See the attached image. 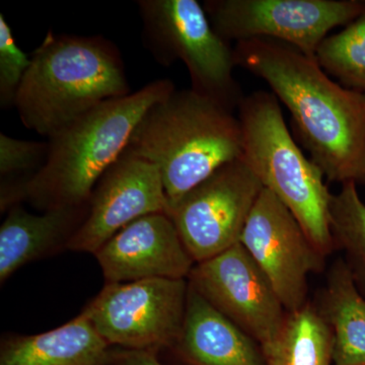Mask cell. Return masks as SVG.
Wrapping results in <instances>:
<instances>
[{"label":"cell","mask_w":365,"mask_h":365,"mask_svg":"<svg viewBox=\"0 0 365 365\" xmlns=\"http://www.w3.org/2000/svg\"><path fill=\"white\" fill-rule=\"evenodd\" d=\"M235 66L267 83L292 114L328 181L365 182V95L336 83L316 57L271 39L237 42Z\"/></svg>","instance_id":"obj_1"},{"label":"cell","mask_w":365,"mask_h":365,"mask_svg":"<svg viewBox=\"0 0 365 365\" xmlns=\"http://www.w3.org/2000/svg\"><path fill=\"white\" fill-rule=\"evenodd\" d=\"M130 93L114 43L103 36L49 32L31 56L14 108L26 129L50 138L98 106Z\"/></svg>","instance_id":"obj_2"},{"label":"cell","mask_w":365,"mask_h":365,"mask_svg":"<svg viewBox=\"0 0 365 365\" xmlns=\"http://www.w3.org/2000/svg\"><path fill=\"white\" fill-rule=\"evenodd\" d=\"M175 90L170 79H157L98 106L48 138L47 160L26 187L24 200L43 211L88 204L101 178L126 151L146 112Z\"/></svg>","instance_id":"obj_3"},{"label":"cell","mask_w":365,"mask_h":365,"mask_svg":"<svg viewBox=\"0 0 365 365\" xmlns=\"http://www.w3.org/2000/svg\"><path fill=\"white\" fill-rule=\"evenodd\" d=\"M126 150L157 165L170 209L215 170L242 157L241 123L215 101L191 88L175 90L146 112Z\"/></svg>","instance_id":"obj_4"},{"label":"cell","mask_w":365,"mask_h":365,"mask_svg":"<svg viewBox=\"0 0 365 365\" xmlns=\"http://www.w3.org/2000/svg\"><path fill=\"white\" fill-rule=\"evenodd\" d=\"M239 118L242 158L263 185L294 215L323 256L335 249L331 230L333 194L318 165L304 155L288 130L279 101L259 91L242 98Z\"/></svg>","instance_id":"obj_5"},{"label":"cell","mask_w":365,"mask_h":365,"mask_svg":"<svg viewBox=\"0 0 365 365\" xmlns=\"http://www.w3.org/2000/svg\"><path fill=\"white\" fill-rule=\"evenodd\" d=\"M143 39L158 63L187 67L191 90L234 112L242 98L235 78L234 48L211 25L196 0H139Z\"/></svg>","instance_id":"obj_6"},{"label":"cell","mask_w":365,"mask_h":365,"mask_svg":"<svg viewBox=\"0 0 365 365\" xmlns=\"http://www.w3.org/2000/svg\"><path fill=\"white\" fill-rule=\"evenodd\" d=\"M188 290V279L106 283L83 312L110 345L158 352L179 339Z\"/></svg>","instance_id":"obj_7"},{"label":"cell","mask_w":365,"mask_h":365,"mask_svg":"<svg viewBox=\"0 0 365 365\" xmlns=\"http://www.w3.org/2000/svg\"><path fill=\"white\" fill-rule=\"evenodd\" d=\"M203 6L227 42L279 41L312 57L333 29L365 11L357 0H206Z\"/></svg>","instance_id":"obj_8"},{"label":"cell","mask_w":365,"mask_h":365,"mask_svg":"<svg viewBox=\"0 0 365 365\" xmlns=\"http://www.w3.org/2000/svg\"><path fill=\"white\" fill-rule=\"evenodd\" d=\"M263 185L244 158L222 165L169 209L195 263L240 242Z\"/></svg>","instance_id":"obj_9"},{"label":"cell","mask_w":365,"mask_h":365,"mask_svg":"<svg viewBox=\"0 0 365 365\" xmlns=\"http://www.w3.org/2000/svg\"><path fill=\"white\" fill-rule=\"evenodd\" d=\"M240 244L265 274L287 312L307 304L309 276L323 270L326 257L267 189L262 190Z\"/></svg>","instance_id":"obj_10"},{"label":"cell","mask_w":365,"mask_h":365,"mask_svg":"<svg viewBox=\"0 0 365 365\" xmlns=\"http://www.w3.org/2000/svg\"><path fill=\"white\" fill-rule=\"evenodd\" d=\"M189 284L259 344L272 339L288 312L270 281L240 242L196 263Z\"/></svg>","instance_id":"obj_11"},{"label":"cell","mask_w":365,"mask_h":365,"mask_svg":"<svg viewBox=\"0 0 365 365\" xmlns=\"http://www.w3.org/2000/svg\"><path fill=\"white\" fill-rule=\"evenodd\" d=\"M169 211L157 165L125 151L101 178L88 202V215L66 248L95 254L134 220Z\"/></svg>","instance_id":"obj_12"},{"label":"cell","mask_w":365,"mask_h":365,"mask_svg":"<svg viewBox=\"0 0 365 365\" xmlns=\"http://www.w3.org/2000/svg\"><path fill=\"white\" fill-rule=\"evenodd\" d=\"M106 283L188 279L195 261L172 218L153 213L122 228L96 252Z\"/></svg>","instance_id":"obj_13"},{"label":"cell","mask_w":365,"mask_h":365,"mask_svg":"<svg viewBox=\"0 0 365 365\" xmlns=\"http://www.w3.org/2000/svg\"><path fill=\"white\" fill-rule=\"evenodd\" d=\"M176 345L191 365H267L260 344L190 284Z\"/></svg>","instance_id":"obj_14"},{"label":"cell","mask_w":365,"mask_h":365,"mask_svg":"<svg viewBox=\"0 0 365 365\" xmlns=\"http://www.w3.org/2000/svg\"><path fill=\"white\" fill-rule=\"evenodd\" d=\"M88 204L58 208L41 215L20 205L9 209L0 227V282L4 283L26 263L44 257L67 242L88 215Z\"/></svg>","instance_id":"obj_15"},{"label":"cell","mask_w":365,"mask_h":365,"mask_svg":"<svg viewBox=\"0 0 365 365\" xmlns=\"http://www.w3.org/2000/svg\"><path fill=\"white\" fill-rule=\"evenodd\" d=\"M113 361L111 345L85 312L48 332L9 338L0 351V365H108Z\"/></svg>","instance_id":"obj_16"},{"label":"cell","mask_w":365,"mask_h":365,"mask_svg":"<svg viewBox=\"0 0 365 365\" xmlns=\"http://www.w3.org/2000/svg\"><path fill=\"white\" fill-rule=\"evenodd\" d=\"M317 307L332 334L334 365H365V299L343 259L329 271Z\"/></svg>","instance_id":"obj_17"},{"label":"cell","mask_w":365,"mask_h":365,"mask_svg":"<svg viewBox=\"0 0 365 365\" xmlns=\"http://www.w3.org/2000/svg\"><path fill=\"white\" fill-rule=\"evenodd\" d=\"M260 346L267 365H334L332 334L309 302L288 312L279 332Z\"/></svg>","instance_id":"obj_18"},{"label":"cell","mask_w":365,"mask_h":365,"mask_svg":"<svg viewBox=\"0 0 365 365\" xmlns=\"http://www.w3.org/2000/svg\"><path fill=\"white\" fill-rule=\"evenodd\" d=\"M330 218L335 248L345 252L357 285L365 289V203L356 182H345L333 194Z\"/></svg>","instance_id":"obj_19"},{"label":"cell","mask_w":365,"mask_h":365,"mask_svg":"<svg viewBox=\"0 0 365 365\" xmlns=\"http://www.w3.org/2000/svg\"><path fill=\"white\" fill-rule=\"evenodd\" d=\"M316 59L341 85L365 95V11L339 33L329 35Z\"/></svg>","instance_id":"obj_20"},{"label":"cell","mask_w":365,"mask_h":365,"mask_svg":"<svg viewBox=\"0 0 365 365\" xmlns=\"http://www.w3.org/2000/svg\"><path fill=\"white\" fill-rule=\"evenodd\" d=\"M48 153V141L21 140L0 134L1 211L24 200L26 187L44 167Z\"/></svg>","instance_id":"obj_21"},{"label":"cell","mask_w":365,"mask_h":365,"mask_svg":"<svg viewBox=\"0 0 365 365\" xmlns=\"http://www.w3.org/2000/svg\"><path fill=\"white\" fill-rule=\"evenodd\" d=\"M30 66L31 57L16 44L6 16L0 14V106L2 109L14 107Z\"/></svg>","instance_id":"obj_22"},{"label":"cell","mask_w":365,"mask_h":365,"mask_svg":"<svg viewBox=\"0 0 365 365\" xmlns=\"http://www.w3.org/2000/svg\"><path fill=\"white\" fill-rule=\"evenodd\" d=\"M155 351L120 349L114 352V361L118 365H163Z\"/></svg>","instance_id":"obj_23"},{"label":"cell","mask_w":365,"mask_h":365,"mask_svg":"<svg viewBox=\"0 0 365 365\" xmlns=\"http://www.w3.org/2000/svg\"><path fill=\"white\" fill-rule=\"evenodd\" d=\"M364 184H365V182H364Z\"/></svg>","instance_id":"obj_24"}]
</instances>
